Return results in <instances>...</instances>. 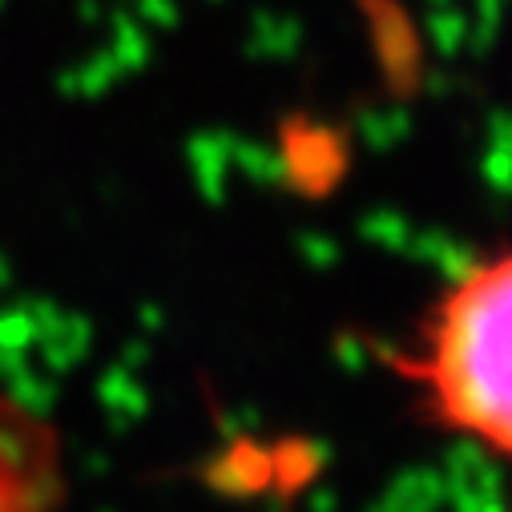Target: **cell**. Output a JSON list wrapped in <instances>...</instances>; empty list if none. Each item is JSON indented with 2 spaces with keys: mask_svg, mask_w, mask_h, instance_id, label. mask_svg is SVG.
I'll use <instances>...</instances> for the list:
<instances>
[{
  "mask_svg": "<svg viewBox=\"0 0 512 512\" xmlns=\"http://www.w3.org/2000/svg\"><path fill=\"white\" fill-rule=\"evenodd\" d=\"M396 371L436 428L512 460V246L436 295Z\"/></svg>",
  "mask_w": 512,
  "mask_h": 512,
  "instance_id": "obj_1",
  "label": "cell"
}]
</instances>
